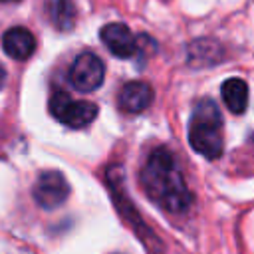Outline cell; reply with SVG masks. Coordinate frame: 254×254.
Listing matches in <instances>:
<instances>
[{
	"label": "cell",
	"mask_w": 254,
	"mask_h": 254,
	"mask_svg": "<svg viewBox=\"0 0 254 254\" xmlns=\"http://www.w3.org/2000/svg\"><path fill=\"white\" fill-rule=\"evenodd\" d=\"M141 187L155 204L171 214H185L192 204V192L189 190L173 153L165 147H159L149 155L141 169Z\"/></svg>",
	"instance_id": "cell-1"
},
{
	"label": "cell",
	"mask_w": 254,
	"mask_h": 254,
	"mask_svg": "<svg viewBox=\"0 0 254 254\" xmlns=\"http://www.w3.org/2000/svg\"><path fill=\"white\" fill-rule=\"evenodd\" d=\"M189 143L190 147L214 161L222 155L224 139H222V115L218 105L212 99H200L192 111L190 123H189Z\"/></svg>",
	"instance_id": "cell-2"
},
{
	"label": "cell",
	"mask_w": 254,
	"mask_h": 254,
	"mask_svg": "<svg viewBox=\"0 0 254 254\" xmlns=\"http://www.w3.org/2000/svg\"><path fill=\"white\" fill-rule=\"evenodd\" d=\"M50 111L60 123H64L71 129H79V127L89 125L97 117L99 109L91 101L71 99L65 91H56L50 99Z\"/></svg>",
	"instance_id": "cell-3"
},
{
	"label": "cell",
	"mask_w": 254,
	"mask_h": 254,
	"mask_svg": "<svg viewBox=\"0 0 254 254\" xmlns=\"http://www.w3.org/2000/svg\"><path fill=\"white\" fill-rule=\"evenodd\" d=\"M103 77H105V65L101 58L91 52L79 54L69 67V83L81 93L95 91L103 83Z\"/></svg>",
	"instance_id": "cell-4"
},
{
	"label": "cell",
	"mask_w": 254,
	"mask_h": 254,
	"mask_svg": "<svg viewBox=\"0 0 254 254\" xmlns=\"http://www.w3.org/2000/svg\"><path fill=\"white\" fill-rule=\"evenodd\" d=\"M32 194H34V200L42 208H48V210L58 208L60 204L65 202L69 194V185L60 171H46L38 177L32 189Z\"/></svg>",
	"instance_id": "cell-5"
},
{
	"label": "cell",
	"mask_w": 254,
	"mask_h": 254,
	"mask_svg": "<svg viewBox=\"0 0 254 254\" xmlns=\"http://www.w3.org/2000/svg\"><path fill=\"white\" fill-rule=\"evenodd\" d=\"M101 42L115 58H131L137 52V38L121 22L105 24L101 28Z\"/></svg>",
	"instance_id": "cell-6"
},
{
	"label": "cell",
	"mask_w": 254,
	"mask_h": 254,
	"mask_svg": "<svg viewBox=\"0 0 254 254\" xmlns=\"http://www.w3.org/2000/svg\"><path fill=\"white\" fill-rule=\"evenodd\" d=\"M153 101V87L145 81H129L119 91V107L125 113H141Z\"/></svg>",
	"instance_id": "cell-7"
},
{
	"label": "cell",
	"mask_w": 254,
	"mask_h": 254,
	"mask_svg": "<svg viewBox=\"0 0 254 254\" xmlns=\"http://www.w3.org/2000/svg\"><path fill=\"white\" fill-rule=\"evenodd\" d=\"M2 46H4V52L14 58V60H26L34 54L36 50V40L32 36V32L24 26H16V28H10L4 38H2Z\"/></svg>",
	"instance_id": "cell-8"
},
{
	"label": "cell",
	"mask_w": 254,
	"mask_h": 254,
	"mask_svg": "<svg viewBox=\"0 0 254 254\" xmlns=\"http://www.w3.org/2000/svg\"><path fill=\"white\" fill-rule=\"evenodd\" d=\"M222 99L226 103V107L240 115L246 111L248 107V85L244 79L240 77H228L224 83H222Z\"/></svg>",
	"instance_id": "cell-9"
},
{
	"label": "cell",
	"mask_w": 254,
	"mask_h": 254,
	"mask_svg": "<svg viewBox=\"0 0 254 254\" xmlns=\"http://www.w3.org/2000/svg\"><path fill=\"white\" fill-rule=\"evenodd\" d=\"M48 12H50V20L54 22V26L58 30H71L75 24V6L71 4V0H52L48 4Z\"/></svg>",
	"instance_id": "cell-10"
},
{
	"label": "cell",
	"mask_w": 254,
	"mask_h": 254,
	"mask_svg": "<svg viewBox=\"0 0 254 254\" xmlns=\"http://www.w3.org/2000/svg\"><path fill=\"white\" fill-rule=\"evenodd\" d=\"M4 83H6V69H4V65L0 64V89L4 87Z\"/></svg>",
	"instance_id": "cell-11"
},
{
	"label": "cell",
	"mask_w": 254,
	"mask_h": 254,
	"mask_svg": "<svg viewBox=\"0 0 254 254\" xmlns=\"http://www.w3.org/2000/svg\"><path fill=\"white\" fill-rule=\"evenodd\" d=\"M0 2H16V0H0Z\"/></svg>",
	"instance_id": "cell-12"
}]
</instances>
